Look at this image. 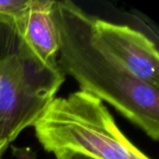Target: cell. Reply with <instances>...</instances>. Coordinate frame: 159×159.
Here are the masks:
<instances>
[{"mask_svg": "<svg viewBox=\"0 0 159 159\" xmlns=\"http://www.w3.org/2000/svg\"><path fill=\"white\" fill-rule=\"evenodd\" d=\"M59 33L58 64L80 90L115 107L149 138H159V88L142 82L120 66L94 40L93 16L72 1H54Z\"/></svg>", "mask_w": 159, "mask_h": 159, "instance_id": "6da1fadb", "label": "cell"}, {"mask_svg": "<svg viewBox=\"0 0 159 159\" xmlns=\"http://www.w3.org/2000/svg\"><path fill=\"white\" fill-rule=\"evenodd\" d=\"M34 128L39 143L55 157L150 159L123 134L103 102L85 91L55 98Z\"/></svg>", "mask_w": 159, "mask_h": 159, "instance_id": "7a4b0ae2", "label": "cell"}, {"mask_svg": "<svg viewBox=\"0 0 159 159\" xmlns=\"http://www.w3.org/2000/svg\"><path fill=\"white\" fill-rule=\"evenodd\" d=\"M64 80L61 69L45 68L18 49L0 54V139L10 145L34 127Z\"/></svg>", "mask_w": 159, "mask_h": 159, "instance_id": "3957f363", "label": "cell"}, {"mask_svg": "<svg viewBox=\"0 0 159 159\" xmlns=\"http://www.w3.org/2000/svg\"><path fill=\"white\" fill-rule=\"evenodd\" d=\"M96 43L136 79L159 88L157 45L144 34L127 25L92 19Z\"/></svg>", "mask_w": 159, "mask_h": 159, "instance_id": "277c9868", "label": "cell"}, {"mask_svg": "<svg viewBox=\"0 0 159 159\" xmlns=\"http://www.w3.org/2000/svg\"><path fill=\"white\" fill-rule=\"evenodd\" d=\"M53 7L54 1L29 0L15 36L20 52L45 68L58 70L60 43Z\"/></svg>", "mask_w": 159, "mask_h": 159, "instance_id": "5b68a950", "label": "cell"}, {"mask_svg": "<svg viewBox=\"0 0 159 159\" xmlns=\"http://www.w3.org/2000/svg\"><path fill=\"white\" fill-rule=\"evenodd\" d=\"M29 0H0V23L15 35L18 32Z\"/></svg>", "mask_w": 159, "mask_h": 159, "instance_id": "8992f818", "label": "cell"}, {"mask_svg": "<svg viewBox=\"0 0 159 159\" xmlns=\"http://www.w3.org/2000/svg\"><path fill=\"white\" fill-rule=\"evenodd\" d=\"M57 159H93L90 157H88L83 155L75 154V153H63L61 155L56 156Z\"/></svg>", "mask_w": 159, "mask_h": 159, "instance_id": "52a82bcc", "label": "cell"}, {"mask_svg": "<svg viewBox=\"0 0 159 159\" xmlns=\"http://www.w3.org/2000/svg\"><path fill=\"white\" fill-rule=\"evenodd\" d=\"M8 146H9L8 143H7L6 142H4L3 140L0 139V159H2L4 154L7 151V149L8 148Z\"/></svg>", "mask_w": 159, "mask_h": 159, "instance_id": "ba28073f", "label": "cell"}]
</instances>
